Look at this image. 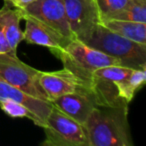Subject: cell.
<instances>
[{
	"mask_svg": "<svg viewBox=\"0 0 146 146\" xmlns=\"http://www.w3.org/2000/svg\"><path fill=\"white\" fill-rule=\"evenodd\" d=\"M89 146H132L128 104L96 105L83 124Z\"/></svg>",
	"mask_w": 146,
	"mask_h": 146,
	"instance_id": "1",
	"label": "cell"
},
{
	"mask_svg": "<svg viewBox=\"0 0 146 146\" xmlns=\"http://www.w3.org/2000/svg\"><path fill=\"white\" fill-rule=\"evenodd\" d=\"M82 42L117 59L121 66L131 69H146V44L120 36L101 23Z\"/></svg>",
	"mask_w": 146,
	"mask_h": 146,
	"instance_id": "2",
	"label": "cell"
},
{
	"mask_svg": "<svg viewBox=\"0 0 146 146\" xmlns=\"http://www.w3.org/2000/svg\"><path fill=\"white\" fill-rule=\"evenodd\" d=\"M54 54L61 60L63 68L74 74L89 91L90 80L94 71L109 65H121L117 59L76 38Z\"/></svg>",
	"mask_w": 146,
	"mask_h": 146,
	"instance_id": "3",
	"label": "cell"
},
{
	"mask_svg": "<svg viewBox=\"0 0 146 146\" xmlns=\"http://www.w3.org/2000/svg\"><path fill=\"white\" fill-rule=\"evenodd\" d=\"M42 128L45 132L42 145L89 146L83 124L67 116L53 105Z\"/></svg>",
	"mask_w": 146,
	"mask_h": 146,
	"instance_id": "4",
	"label": "cell"
},
{
	"mask_svg": "<svg viewBox=\"0 0 146 146\" xmlns=\"http://www.w3.org/2000/svg\"><path fill=\"white\" fill-rule=\"evenodd\" d=\"M40 72L22 62L17 55L11 53L0 54V77L29 96L48 101L39 83Z\"/></svg>",
	"mask_w": 146,
	"mask_h": 146,
	"instance_id": "5",
	"label": "cell"
},
{
	"mask_svg": "<svg viewBox=\"0 0 146 146\" xmlns=\"http://www.w3.org/2000/svg\"><path fill=\"white\" fill-rule=\"evenodd\" d=\"M74 38L84 41L101 22L95 0H63Z\"/></svg>",
	"mask_w": 146,
	"mask_h": 146,
	"instance_id": "6",
	"label": "cell"
},
{
	"mask_svg": "<svg viewBox=\"0 0 146 146\" xmlns=\"http://www.w3.org/2000/svg\"><path fill=\"white\" fill-rule=\"evenodd\" d=\"M17 9L21 16L34 17L67 38L74 39L67 20L63 0H35L23 8Z\"/></svg>",
	"mask_w": 146,
	"mask_h": 146,
	"instance_id": "7",
	"label": "cell"
},
{
	"mask_svg": "<svg viewBox=\"0 0 146 146\" xmlns=\"http://www.w3.org/2000/svg\"><path fill=\"white\" fill-rule=\"evenodd\" d=\"M39 83L44 90L49 102L62 95L76 91H84L91 95L90 91L82 84V82L65 68L52 72L41 71Z\"/></svg>",
	"mask_w": 146,
	"mask_h": 146,
	"instance_id": "8",
	"label": "cell"
},
{
	"mask_svg": "<svg viewBox=\"0 0 146 146\" xmlns=\"http://www.w3.org/2000/svg\"><path fill=\"white\" fill-rule=\"evenodd\" d=\"M22 19L25 20V30L23 31L24 40L28 43L48 47L55 53L66 47L72 40L34 17L24 15Z\"/></svg>",
	"mask_w": 146,
	"mask_h": 146,
	"instance_id": "9",
	"label": "cell"
},
{
	"mask_svg": "<svg viewBox=\"0 0 146 146\" xmlns=\"http://www.w3.org/2000/svg\"><path fill=\"white\" fill-rule=\"evenodd\" d=\"M50 103L61 112L81 124L87 121L92 110L96 106L93 98L83 91L65 94L52 100Z\"/></svg>",
	"mask_w": 146,
	"mask_h": 146,
	"instance_id": "10",
	"label": "cell"
},
{
	"mask_svg": "<svg viewBox=\"0 0 146 146\" xmlns=\"http://www.w3.org/2000/svg\"><path fill=\"white\" fill-rule=\"evenodd\" d=\"M0 99H10L23 104L29 111L39 120L41 127L45 125V121L51 110L50 102L44 101L29 96L20 89L14 87L0 77Z\"/></svg>",
	"mask_w": 146,
	"mask_h": 146,
	"instance_id": "11",
	"label": "cell"
},
{
	"mask_svg": "<svg viewBox=\"0 0 146 146\" xmlns=\"http://www.w3.org/2000/svg\"><path fill=\"white\" fill-rule=\"evenodd\" d=\"M22 19L20 12L15 7L5 1L3 7L0 8V24L2 27L5 39L10 49V53L17 55V47L19 43L24 40L23 31L20 28V20Z\"/></svg>",
	"mask_w": 146,
	"mask_h": 146,
	"instance_id": "12",
	"label": "cell"
},
{
	"mask_svg": "<svg viewBox=\"0 0 146 146\" xmlns=\"http://www.w3.org/2000/svg\"><path fill=\"white\" fill-rule=\"evenodd\" d=\"M100 23L120 36L137 43L146 44V23L118 19H106Z\"/></svg>",
	"mask_w": 146,
	"mask_h": 146,
	"instance_id": "13",
	"label": "cell"
},
{
	"mask_svg": "<svg viewBox=\"0 0 146 146\" xmlns=\"http://www.w3.org/2000/svg\"><path fill=\"white\" fill-rule=\"evenodd\" d=\"M146 81V69H134L125 79L116 82L118 95L129 104L135 93L144 85Z\"/></svg>",
	"mask_w": 146,
	"mask_h": 146,
	"instance_id": "14",
	"label": "cell"
},
{
	"mask_svg": "<svg viewBox=\"0 0 146 146\" xmlns=\"http://www.w3.org/2000/svg\"><path fill=\"white\" fill-rule=\"evenodd\" d=\"M110 19L146 23V0H130L121 11Z\"/></svg>",
	"mask_w": 146,
	"mask_h": 146,
	"instance_id": "15",
	"label": "cell"
},
{
	"mask_svg": "<svg viewBox=\"0 0 146 146\" xmlns=\"http://www.w3.org/2000/svg\"><path fill=\"white\" fill-rule=\"evenodd\" d=\"M0 108L10 117H26L32 122H34L35 125L41 127L39 120L29 111L28 108H26L23 104L19 103V102L10 99H0Z\"/></svg>",
	"mask_w": 146,
	"mask_h": 146,
	"instance_id": "16",
	"label": "cell"
},
{
	"mask_svg": "<svg viewBox=\"0 0 146 146\" xmlns=\"http://www.w3.org/2000/svg\"><path fill=\"white\" fill-rule=\"evenodd\" d=\"M100 14V19H110L113 15L121 11L130 0H95Z\"/></svg>",
	"mask_w": 146,
	"mask_h": 146,
	"instance_id": "17",
	"label": "cell"
},
{
	"mask_svg": "<svg viewBox=\"0 0 146 146\" xmlns=\"http://www.w3.org/2000/svg\"><path fill=\"white\" fill-rule=\"evenodd\" d=\"M1 53H10V49H9L7 41L5 39L4 33H3L2 27L0 24V54Z\"/></svg>",
	"mask_w": 146,
	"mask_h": 146,
	"instance_id": "18",
	"label": "cell"
},
{
	"mask_svg": "<svg viewBox=\"0 0 146 146\" xmlns=\"http://www.w3.org/2000/svg\"><path fill=\"white\" fill-rule=\"evenodd\" d=\"M5 1L9 2L11 5H13L16 8H23V7L30 4L31 2H33L35 0H5Z\"/></svg>",
	"mask_w": 146,
	"mask_h": 146,
	"instance_id": "19",
	"label": "cell"
}]
</instances>
